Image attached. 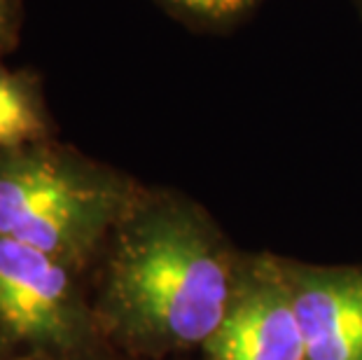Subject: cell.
Wrapping results in <instances>:
<instances>
[{"mask_svg": "<svg viewBox=\"0 0 362 360\" xmlns=\"http://www.w3.org/2000/svg\"><path fill=\"white\" fill-rule=\"evenodd\" d=\"M138 180L54 139L0 150V234L91 274Z\"/></svg>", "mask_w": 362, "mask_h": 360, "instance_id": "2", "label": "cell"}, {"mask_svg": "<svg viewBox=\"0 0 362 360\" xmlns=\"http://www.w3.org/2000/svg\"><path fill=\"white\" fill-rule=\"evenodd\" d=\"M115 360H129V358H122V356H117V358H115Z\"/></svg>", "mask_w": 362, "mask_h": 360, "instance_id": "10", "label": "cell"}, {"mask_svg": "<svg viewBox=\"0 0 362 360\" xmlns=\"http://www.w3.org/2000/svg\"><path fill=\"white\" fill-rule=\"evenodd\" d=\"M243 255L194 199L143 185L89 274L107 344L129 360L202 351L229 309Z\"/></svg>", "mask_w": 362, "mask_h": 360, "instance_id": "1", "label": "cell"}, {"mask_svg": "<svg viewBox=\"0 0 362 360\" xmlns=\"http://www.w3.org/2000/svg\"><path fill=\"white\" fill-rule=\"evenodd\" d=\"M157 3L192 28L225 33L248 19L262 0H157Z\"/></svg>", "mask_w": 362, "mask_h": 360, "instance_id": "7", "label": "cell"}, {"mask_svg": "<svg viewBox=\"0 0 362 360\" xmlns=\"http://www.w3.org/2000/svg\"><path fill=\"white\" fill-rule=\"evenodd\" d=\"M202 360H304L285 257L245 252L236 293Z\"/></svg>", "mask_w": 362, "mask_h": 360, "instance_id": "4", "label": "cell"}, {"mask_svg": "<svg viewBox=\"0 0 362 360\" xmlns=\"http://www.w3.org/2000/svg\"><path fill=\"white\" fill-rule=\"evenodd\" d=\"M52 139L49 117L35 82L0 68V150Z\"/></svg>", "mask_w": 362, "mask_h": 360, "instance_id": "6", "label": "cell"}, {"mask_svg": "<svg viewBox=\"0 0 362 360\" xmlns=\"http://www.w3.org/2000/svg\"><path fill=\"white\" fill-rule=\"evenodd\" d=\"M349 3H351L353 10H356L358 19H360V24H362V0H349Z\"/></svg>", "mask_w": 362, "mask_h": 360, "instance_id": "9", "label": "cell"}, {"mask_svg": "<svg viewBox=\"0 0 362 360\" xmlns=\"http://www.w3.org/2000/svg\"><path fill=\"white\" fill-rule=\"evenodd\" d=\"M89 274L0 234V360H115Z\"/></svg>", "mask_w": 362, "mask_h": 360, "instance_id": "3", "label": "cell"}, {"mask_svg": "<svg viewBox=\"0 0 362 360\" xmlns=\"http://www.w3.org/2000/svg\"><path fill=\"white\" fill-rule=\"evenodd\" d=\"M304 360H362V265L285 257Z\"/></svg>", "mask_w": 362, "mask_h": 360, "instance_id": "5", "label": "cell"}, {"mask_svg": "<svg viewBox=\"0 0 362 360\" xmlns=\"http://www.w3.org/2000/svg\"><path fill=\"white\" fill-rule=\"evenodd\" d=\"M14 12H17V5H14V0H0V47H3L7 37L12 35Z\"/></svg>", "mask_w": 362, "mask_h": 360, "instance_id": "8", "label": "cell"}]
</instances>
